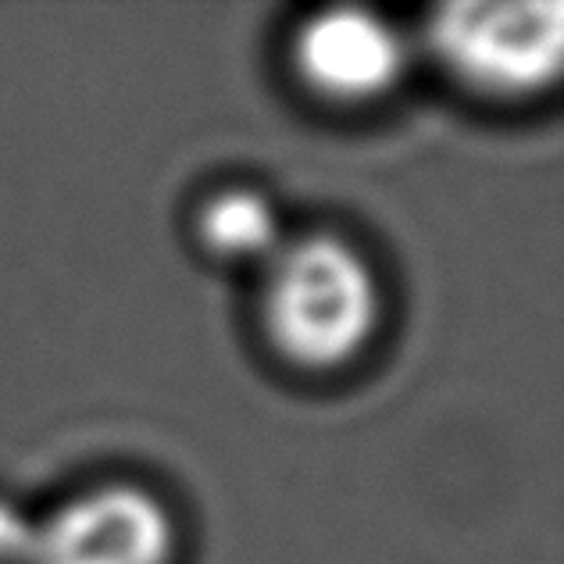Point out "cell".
I'll return each mask as SVG.
<instances>
[{"label": "cell", "instance_id": "obj_6", "mask_svg": "<svg viewBox=\"0 0 564 564\" xmlns=\"http://www.w3.org/2000/svg\"><path fill=\"white\" fill-rule=\"evenodd\" d=\"M33 525L36 522H29L19 508L0 503V564H25L29 543H33Z\"/></svg>", "mask_w": 564, "mask_h": 564}, {"label": "cell", "instance_id": "obj_4", "mask_svg": "<svg viewBox=\"0 0 564 564\" xmlns=\"http://www.w3.org/2000/svg\"><path fill=\"white\" fill-rule=\"evenodd\" d=\"M293 62L304 83L336 100H372L393 90L408 68L404 36L379 14L329 8L301 25Z\"/></svg>", "mask_w": 564, "mask_h": 564}, {"label": "cell", "instance_id": "obj_1", "mask_svg": "<svg viewBox=\"0 0 564 564\" xmlns=\"http://www.w3.org/2000/svg\"><path fill=\"white\" fill-rule=\"evenodd\" d=\"M382 315L368 261L336 236L282 243L264 261L261 318L275 350L301 368H339L368 347Z\"/></svg>", "mask_w": 564, "mask_h": 564}, {"label": "cell", "instance_id": "obj_2", "mask_svg": "<svg viewBox=\"0 0 564 564\" xmlns=\"http://www.w3.org/2000/svg\"><path fill=\"white\" fill-rule=\"evenodd\" d=\"M429 43L457 79L482 94L543 90L564 54L561 4H447L429 22Z\"/></svg>", "mask_w": 564, "mask_h": 564}, {"label": "cell", "instance_id": "obj_3", "mask_svg": "<svg viewBox=\"0 0 564 564\" xmlns=\"http://www.w3.org/2000/svg\"><path fill=\"white\" fill-rule=\"evenodd\" d=\"M172 514L140 486H100L33 525L25 564H169Z\"/></svg>", "mask_w": 564, "mask_h": 564}, {"label": "cell", "instance_id": "obj_5", "mask_svg": "<svg viewBox=\"0 0 564 564\" xmlns=\"http://www.w3.org/2000/svg\"><path fill=\"white\" fill-rule=\"evenodd\" d=\"M200 236L215 254L229 261H269L282 247L272 204L250 189H229L207 204Z\"/></svg>", "mask_w": 564, "mask_h": 564}]
</instances>
